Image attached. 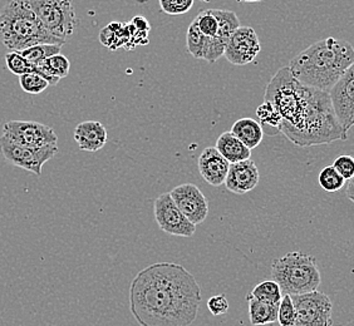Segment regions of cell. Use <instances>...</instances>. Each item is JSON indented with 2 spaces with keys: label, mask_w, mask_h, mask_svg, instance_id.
Segmentation results:
<instances>
[{
  "label": "cell",
  "mask_w": 354,
  "mask_h": 326,
  "mask_svg": "<svg viewBox=\"0 0 354 326\" xmlns=\"http://www.w3.org/2000/svg\"><path fill=\"white\" fill-rule=\"evenodd\" d=\"M264 101L281 117L280 133L299 147L346 141L348 132L335 116L329 92L308 87L286 66L268 83Z\"/></svg>",
  "instance_id": "6da1fadb"
},
{
  "label": "cell",
  "mask_w": 354,
  "mask_h": 326,
  "mask_svg": "<svg viewBox=\"0 0 354 326\" xmlns=\"http://www.w3.org/2000/svg\"><path fill=\"white\" fill-rule=\"evenodd\" d=\"M201 287L184 266L157 262L130 286V311L140 326H190L198 318Z\"/></svg>",
  "instance_id": "7a4b0ae2"
},
{
  "label": "cell",
  "mask_w": 354,
  "mask_h": 326,
  "mask_svg": "<svg viewBox=\"0 0 354 326\" xmlns=\"http://www.w3.org/2000/svg\"><path fill=\"white\" fill-rule=\"evenodd\" d=\"M354 64L351 43L329 37L315 41L289 61L294 78L308 87L329 92Z\"/></svg>",
  "instance_id": "3957f363"
},
{
  "label": "cell",
  "mask_w": 354,
  "mask_h": 326,
  "mask_svg": "<svg viewBox=\"0 0 354 326\" xmlns=\"http://www.w3.org/2000/svg\"><path fill=\"white\" fill-rule=\"evenodd\" d=\"M0 41L10 52L38 44H66L48 32L26 0H10L0 12Z\"/></svg>",
  "instance_id": "277c9868"
},
{
  "label": "cell",
  "mask_w": 354,
  "mask_h": 326,
  "mask_svg": "<svg viewBox=\"0 0 354 326\" xmlns=\"http://www.w3.org/2000/svg\"><path fill=\"white\" fill-rule=\"evenodd\" d=\"M272 276L283 295H303L317 291L322 282L317 258L304 252L294 251L274 260Z\"/></svg>",
  "instance_id": "5b68a950"
},
{
  "label": "cell",
  "mask_w": 354,
  "mask_h": 326,
  "mask_svg": "<svg viewBox=\"0 0 354 326\" xmlns=\"http://www.w3.org/2000/svg\"><path fill=\"white\" fill-rule=\"evenodd\" d=\"M48 32L62 41L75 33L78 19L72 0H26Z\"/></svg>",
  "instance_id": "8992f818"
},
{
  "label": "cell",
  "mask_w": 354,
  "mask_h": 326,
  "mask_svg": "<svg viewBox=\"0 0 354 326\" xmlns=\"http://www.w3.org/2000/svg\"><path fill=\"white\" fill-rule=\"evenodd\" d=\"M58 153V146L32 148L14 142L6 135L0 136V155L12 166L41 176L43 166Z\"/></svg>",
  "instance_id": "52a82bcc"
},
{
  "label": "cell",
  "mask_w": 354,
  "mask_h": 326,
  "mask_svg": "<svg viewBox=\"0 0 354 326\" xmlns=\"http://www.w3.org/2000/svg\"><path fill=\"white\" fill-rule=\"evenodd\" d=\"M295 306V325L294 326H332L333 325V304L327 294L317 291L292 296Z\"/></svg>",
  "instance_id": "ba28073f"
},
{
  "label": "cell",
  "mask_w": 354,
  "mask_h": 326,
  "mask_svg": "<svg viewBox=\"0 0 354 326\" xmlns=\"http://www.w3.org/2000/svg\"><path fill=\"white\" fill-rule=\"evenodd\" d=\"M153 215L157 226L162 231L180 238H191L196 232V226L191 224L184 213L177 207L169 193H161L155 200Z\"/></svg>",
  "instance_id": "9c48e42d"
},
{
  "label": "cell",
  "mask_w": 354,
  "mask_h": 326,
  "mask_svg": "<svg viewBox=\"0 0 354 326\" xmlns=\"http://www.w3.org/2000/svg\"><path fill=\"white\" fill-rule=\"evenodd\" d=\"M3 135L26 147L41 148L58 142L55 129L35 121H9L3 126Z\"/></svg>",
  "instance_id": "30bf717a"
},
{
  "label": "cell",
  "mask_w": 354,
  "mask_h": 326,
  "mask_svg": "<svg viewBox=\"0 0 354 326\" xmlns=\"http://www.w3.org/2000/svg\"><path fill=\"white\" fill-rule=\"evenodd\" d=\"M261 50L259 37L252 27H240L225 47L224 57L234 66H246L255 61Z\"/></svg>",
  "instance_id": "8fae6325"
},
{
  "label": "cell",
  "mask_w": 354,
  "mask_h": 326,
  "mask_svg": "<svg viewBox=\"0 0 354 326\" xmlns=\"http://www.w3.org/2000/svg\"><path fill=\"white\" fill-rule=\"evenodd\" d=\"M170 195L191 224L198 226L207 218L209 201L196 184H180L171 191Z\"/></svg>",
  "instance_id": "7c38bea8"
},
{
  "label": "cell",
  "mask_w": 354,
  "mask_h": 326,
  "mask_svg": "<svg viewBox=\"0 0 354 326\" xmlns=\"http://www.w3.org/2000/svg\"><path fill=\"white\" fill-rule=\"evenodd\" d=\"M334 112L343 128L354 127V64L346 70L341 79L329 90Z\"/></svg>",
  "instance_id": "4fadbf2b"
},
{
  "label": "cell",
  "mask_w": 354,
  "mask_h": 326,
  "mask_svg": "<svg viewBox=\"0 0 354 326\" xmlns=\"http://www.w3.org/2000/svg\"><path fill=\"white\" fill-rule=\"evenodd\" d=\"M259 181L258 166L250 158L243 162L232 163L224 184L227 190L235 195H245L254 190Z\"/></svg>",
  "instance_id": "5bb4252c"
},
{
  "label": "cell",
  "mask_w": 354,
  "mask_h": 326,
  "mask_svg": "<svg viewBox=\"0 0 354 326\" xmlns=\"http://www.w3.org/2000/svg\"><path fill=\"white\" fill-rule=\"evenodd\" d=\"M187 52L196 59H204L209 63H215L224 57L225 46L215 38H209L200 33L196 24L192 21L186 33Z\"/></svg>",
  "instance_id": "9a60e30c"
},
{
  "label": "cell",
  "mask_w": 354,
  "mask_h": 326,
  "mask_svg": "<svg viewBox=\"0 0 354 326\" xmlns=\"http://www.w3.org/2000/svg\"><path fill=\"white\" fill-rule=\"evenodd\" d=\"M198 167L205 182L214 187H220L225 184L230 163L215 147H206L198 157Z\"/></svg>",
  "instance_id": "2e32d148"
},
{
  "label": "cell",
  "mask_w": 354,
  "mask_h": 326,
  "mask_svg": "<svg viewBox=\"0 0 354 326\" xmlns=\"http://www.w3.org/2000/svg\"><path fill=\"white\" fill-rule=\"evenodd\" d=\"M75 141L80 150L97 152L107 143V129L97 121L80 123L75 128Z\"/></svg>",
  "instance_id": "e0dca14e"
},
{
  "label": "cell",
  "mask_w": 354,
  "mask_h": 326,
  "mask_svg": "<svg viewBox=\"0 0 354 326\" xmlns=\"http://www.w3.org/2000/svg\"><path fill=\"white\" fill-rule=\"evenodd\" d=\"M215 148L230 164L250 160L252 156V150H249L244 143L238 140V137L235 136L232 131L220 135Z\"/></svg>",
  "instance_id": "ac0fdd59"
},
{
  "label": "cell",
  "mask_w": 354,
  "mask_h": 326,
  "mask_svg": "<svg viewBox=\"0 0 354 326\" xmlns=\"http://www.w3.org/2000/svg\"><path fill=\"white\" fill-rule=\"evenodd\" d=\"M100 41L104 47L109 48L112 50H116L118 48L132 49L129 23H120V21L111 23L101 30Z\"/></svg>",
  "instance_id": "d6986e66"
},
{
  "label": "cell",
  "mask_w": 354,
  "mask_h": 326,
  "mask_svg": "<svg viewBox=\"0 0 354 326\" xmlns=\"http://www.w3.org/2000/svg\"><path fill=\"white\" fill-rule=\"evenodd\" d=\"M232 132L249 150L257 148L263 141L266 133L260 123L252 118L239 119L232 124Z\"/></svg>",
  "instance_id": "ffe728a7"
},
{
  "label": "cell",
  "mask_w": 354,
  "mask_h": 326,
  "mask_svg": "<svg viewBox=\"0 0 354 326\" xmlns=\"http://www.w3.org/2000/svg\"><path fill=\"white\" fill-rule=\"evenodd\" d=\"M246 301L249 304V319L252 325H272L278 321L279 305L254 299L250 295H246Z\"/></svg>",
  "instance_id": "44dd1931"
},
{
  "label": "cell",
  "mask_w": 354,
  "mask_h": 326,
  "mask_svg": "<svg viewBox=\"0 0 354 326\" xmlns=\"http://www.w3.org/2000/svg\"><path fill=\"white\" fill-rule=\"evenodd\" d=\"M71 69V61L66 55H55L48 58L47 61H43L38 66L39 75L47 79L49 86H57L62 78H66L69 75Z\"/></svg>",
  "instance_id": "7402d4cb"
},
{
  "label": "cell",
  "mask_w": 354,
  "mask_h": 326,
  "mask_svg": "<svg viewBox=\"0 0 354 326\" xmlns=\"http://www.w3.org/2000/svg\"><path fill=\"white\" fill-rule=\"evenodd\" d=\"M249 295L254 299L270 303L274 305H279L280 301L283 299V291L278 282L274 280H266L260 282L252 289Z\"/></svg>",
  "instance_id": "603a6c76"
},
{
  "label": "cell",
  "mask_w": 354,
  "mask_h": 326,
  "mask_svg": "<svg viewBox=\"0 0 354 326\" xmlns=\"http://www.w3.org/2000/svg\"><path fill=\"white\" fill-rule=\"evenodd\" d=\"M257 116H258V122L263 129L268 128L272 129V135L280 132V126H281V117H280L278 111L272 106V103L266 102L260 104L259 107L257 108Z\"/></svg>",
  "instance_id": "cb8c5ba5"
},
{
  "label": "cell",
  "mask_w": 354,
  "mask_h": 326,
  "mask_svg": "<svg viewBox=\"0 0 354 326\" xmlns=\"http://www.w3.org/2000/svg\"><path fill=\"white\" fill-rule=\"evenodd\" d=\"M62 46H58V44H38V46L28 48L19 53L38 67L39 64L47 61L48 58H50L52 55H59Z\"/></svg>",
  "instance_id": "d4e9b609"
},
{
  "label": "cell",
  "mask_w": 354,
  "mask_h": 326,
  "mask_svg": "<svg viewBox=\"0 0 354 326\" xmlns=\"http://www.w3.org/2000/svg\"><path fill=\"white\" fill-rule=\"evenodd\" d=\"M6 64L9 72L19 77L27 73H39L38 67L24 58L19 52H8L6 55Z\"/></svg>",
  "instance_id": "484cf974"
},
{
  "label": "cell",
  "mask_w": 354,
  "mask_h": 326,
  "mask_svg": "<svg viewBox=\"0 0 354 326\" xmlns=\"http://www.w3.org/2000/svg\"><path fill=\"white\" fill-rule=\"evenodd\" d=\"M319 186L327 192H337L346 186V180L339 175V172L333 166H327L320 171L318 176Z\"/></svg>",
  "instance_id": "4316f807"
},
{
  "label": "cell",
  "mask_w": 354,
  "mask_h": 326,
  "mask_svg": "<svg viewBox=\"0 0 354 326\" xmlns=\"http://www.w3.org/2000/svg\"><path fill=\"white\" fill-rule=\"evenodd\" d=\"M201 35L209 38H215L218 32V21L212 9H205L194 19Z\"/></svg>",
  "instance_id": "83f0119b"
},
{
  "label": "cell",
  "mask_w": 354,
  "mask_h": 326,
  "mask_svg": "<svg viewBox=\"0 0 354 326\" xmlns=\"http://www.w3.org/2000/svg\"><path fill=\"white\" fill-rule=\"evenodd\" d=\"M21 88L28 95H39L49 87L47 79L39 73H27L19 77Z\"/></svg>",
  "instance_id": "f1b7e54d"
},
{
  "label": "cell",
  "mask_w": 354,
  "mask_h": 326,
  "mask_svg": "<svg viewBox=\"0 0 354 326\" xmlns=\"http://www.w3.org/2000/svg\"><path fill=\"white\" fill-rule=\"evenodd\" d=\"M297 319L295 306L290 295H283L278 310V323L280 326H294Z\"/></svg>",
  "instance_id": "f546056e"
},
{
  "label": "cell",
  "mask_w": 354,
  "mask_h": 326,
  "mask_svg": "<svg viewBox=\"0 0 354 326\" xmlns=\"http://www.w3.org/2000/svg\"><path fill=\"white\" fill-rule=\"evenodd\" d=\"M160 8L167 15H183L190 12L194 0H158Z\"/></svg>",
  "instance_id": "4dcf8cb0"
},
{
  "label": "cell",
  "mask_w": 354,
  "mask_h": 326,
  "mask_svg": "<svg viewBox=\"0 0 354 326\" xmlns=\"http://www.w3.org/2000/svg\"><path fill=\"white\" fill-rule=\"evenodd\" d=\"M333 167L339 172L346 181H351L354 177V158L348 155L337 157L333 162Z\"/></svg>",
  "instance_id": "1f68e13d"
},
{
  "label": "cell",
  "mask_w": 354,
  "mask_h": 326,
  "mask_svg": "<svg viewBox=\"0 0 354 326\" xmlns=\"http://www.w3.org/2000/svg\"><path fill=\"white\" fill-rule=\"evenodd\" d=\"M207 309L214 316H221L229 311V301L223 294L212 296L207 301Z\"/></svg>",
  "instance_id": "d6a6232c"
},
{
  "label": "cell",
  "mask_w": 354,
  "mask_h": 326,
  "mask_svg": "<svg viewBox=\"0 0 354 326\" xmlns=\"http://www.w3.org/2000/svg\"><path fill=\"white\" fill-rule=\"evenodd\" d=\"M130 23L133 27L136 28L137 30L143 32V33H150V23L142 15H137Z\"/></svg>",
  "instance_id": "836d02e7"
},
{
  "label": "cell",
  "mask_w": 354,
  "mask_h": 326,
  "mask_svg": "<svg viewBox=\"0 0 354 326\" xmlns=\"http://www.w3.org/2000/svg\"><path fill=\"white\" fill-rule=\"evenodd\" d=\"M346 196L354 204V177L351 181H348L347 187H346Z\"/></svg>",
  "instance_id": "e575fe53"
},
{
  "label": "cell",
  "mask_w": 354,
  "mask_h": 326,
  "mask_svg": "<svg viewBox=\"0 0 354 326\" xmlns=\"http://www.w3.org/2000/svg\"><path fill=\"white\" fill-rule=\"evenodd\" d=\"M239 3H258V1H263V0H236Z\"/></svg>",
  "instance_id": "d590c367"
},
{
  "label": "cell",
  "mask_w": 354,
  "mask_h": 326,
  "mask_svg": "<svg viewBox=\"0 0 354 326\" xmlns=\"http://www.w3.org/2000/svg\"><path fill=\"white\" fill-rule=\"evenodd\" d=\"M204 1H210V0H204Z\"/></svg>",
  "instance_id": "8d00e7d4"
}]
</instances>
